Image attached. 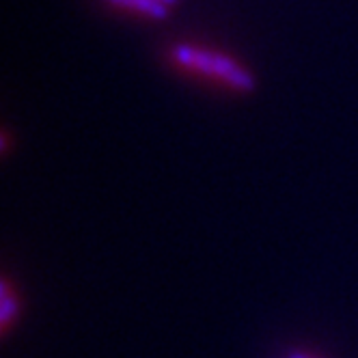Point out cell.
<instances>
[{"mask_svg": "<svg viewBox=\"0 0 358 358\" xmlns=\"http://www.w3.org/2000/svg\"><path fill=\"white\" fill-rule=\"evenodd\" d=\"M173 59L179 65L214 76V78L227 83L229 87H234L238 91H244V93H250V91H255V87H257V80H255V76L246 67H242L231 57L212 52V50H203L196 45H188V43H177L173 48Z\"/></svg>", "mask_w": 358, "mask_h": 358, "instance_id": "cell-1", "label": "cell"}, {"mask_svg": "<svg viewBox=\"0 0 358 358\" xmlns=\"http://www.w3.org/2000/svg\"><path fill=\"white\" fill-rule=\"evenodd\" d=\"M108 3L117 5V7L138 11V13L149 15L153 20H164L169 15V5H164L162 0H108Z\"/></svg>", "mask_w": 358, "mask_h": 358, "instance_id": "cell-2", "label": "cell"}, {"mask_svg": "<svg viewBox=\"0 0 358 358\" xmlns=\"http://www.w3.org/2000/svg\"><path fill=\"white\" fill-rule=\"evenodd\" d=\"M15 313H17V300H15V296L11 294L9 283L3 278V283H0V322H3L5 328H7L9 322L15 317Z\"/></svg>", "mask_w": 358, "mask_h": 358, "instance_id": "cell-3", "label": "cell"}, {"mask_svg": "<svg viewBox=\"0 0 358 358\" xmlns=\"http://www.w3.org/2000/svg\"><path fill=\"white\" fill-rule=\"evenodd\" d=\"M162 3H164V5H169V7H173V5L177 3V0H162Z\"/></svg>", "mask_w": 358, "mask_h": 358, "instance_id": "cell-4", "label": "cell"}]
</instances>
